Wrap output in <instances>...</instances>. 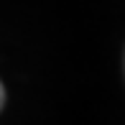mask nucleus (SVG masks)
<instances>
[{"instance_id": "1", "label": "nucleus", "mask_w": 125, "mask_h": 125, "mask_svg": "<svg viewBox=\"0 0 125 125\" xmlns=\"http://www.w3.org/2000/svg\"><path fill=\"white\" fill-rule=\"evenodd\" d=\"M3 105H5V87H3V82H0V110H3Z\"/></svg>"}]
</instances>
